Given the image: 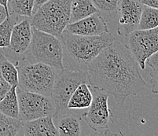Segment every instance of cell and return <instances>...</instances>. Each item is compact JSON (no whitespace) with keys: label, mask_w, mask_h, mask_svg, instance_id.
Listing matches in <instances>:
<instances>
[{"label":"cell","mask_w":158,"mask_h":136,"mask_svg":"<svg viewBox=\"0 0 158 136\" xmlns=\"http://www.w3.org/2000/svg\"><path fill=\"white\" fill-rule=\"evenodd\" d=\"M34 0H9L8 10L11 15L31 18L33 14Z\"/></svg>","instance_id":"cell-20"},{"label":"cell","mask_w":158,"mask_h":136,"mask_svg":"<svg viewBox=\"0 0 158 136\" xmlns=\"http://www.w3.org/2000/svg\"><path fill=\"white\" fill-rule=\"evenodd\" d=\"M23 121L0 112V136H21Z\"/></svg>","instance_id":"cell-18"},{"label":"cell","mask_w":158,"mask_h":136,"mask_svg":"<svg viewBox=\"0 0 158 136\" xmlns=\"http://www.w3.org/2000/svg\"><path fill=\"white\" fill-rule=\"evenodd\" d=\"M65 30L72 34L88 36L100 35L109 32L107 21L98 13L91 14L76 22L69 23Z\"/></svg>","instance_id":"cell-12"},{"label":"cell","mask_w":158,"mask_h":136,"mask_svg":"<svg viewBox=\"0 0 158 136\" xmlns=\"http://www.w3.org/2000/svg\"><path fill=\"white\" fill-rule=\"evenodd\" d=\"M87 77L89 85L113 96L119 106H123L128 97L136 95L146 86L130 50L116 40L89 64Z\"/></svg>","instance_id":"cell-1"},{"label":"cell","mask_w":158,"mask_h":136,"mask_svg":"<svg viewBox=\"0 0 158 136\" xmlns=\"http://www.w3.org/2000/svg\"><path fill=\"white\" fill-rule=\"evenodd\" d=\"M8 16L10 15L6 13L5 8H4L2 5H0V24H1Z\"/></svg>","instance_id":"cell-29"},{"label":"cell","mask_w":158,"mask_h":136,"mask_svg":"<svg viewBox=\"0 0 158 136\" xmlns=\"http://www.w3.org/2000/svg\"><path fill=\"white\" fill-rule=\"evenodd\" d=\"M93 94L90 85L87 83L80 84L75 90L68 102V109H84L91 104Z\"/></svg>","instance_id":"cell-15"},{"label":"cell","mask_w":158,"mask_h":136,"mask_svg":"<svg viewBox=\"0 0 158 136\" xmlns=\"http://www.w3.org/2000/svg\"><path fill=\"white\" fill-rule=\"evenodd\" d=\"M158 27V9L143 5L137 29H152Z\"/></svg>","instance_id":"cell-22"},{"label":"cell","mask_w":158,"mask_h":136,"mask_svg":"<svg viewBox=\"0 0 158 136\" xmlns=\"http://www.w3.org/2000/svg\"><path fill=\"white\" fill-rule=\"evenodd\" d=\"M150 76H151L152 92L158 94V68L152 70Z\"/></svg>","instance_id":"cell-25"},{"label":"cell","mask_w":158,"mask_h":136,"mask_svg":"<svg viewBox=\"0 0 158 136\" xmlns=\"http://www.w3.org/2000/svg\"><path fill=\"white\" fill-rule=\"evenodd\" d=\"M90 87L93 99L87 111L82 116V119L87 122L89 127L97 132L109 131L111 112L109 108V94L95 87Z\"/></svg>","instance_id":"cell-8"},{"label":"cell","mask_w":158,"mask_h":136,"mask_svg":"<svg viewBox=\"0 0 158 136\" xmlns=\"http://www.w3.org/2000/svg\"><path fill=\"white\" fill-rule=\"evenodd\" d=\"M127 38V47L142 69L146 68V61L158 51V27L152 29L133 31Z\"/></svg>","instance_id":"cell-9"},{"label":"cell","mask_w":158,"mask_h":136,"mask_svg":"<svg viewBox=\"0 0 158 136\" xmlns=\"http://www.w3.org/2000/svg\"><path fill=\"white\" fill-rule=\"evenodd\" d=\"M59 136L54 119L51 116L23 121L21 136Z\"/></svg>","instance_id":"cell-13"},{"label":"cell","mask_w":158,"mask_h":136,"mask_svg":"<svg viewBox=\"0 0 158 136\" xmlns=\"http://www.w3.org/2000/svg\"><path fill=\"white\" fill-rule=\"evenodd\" d=\"M32 38V26L30 18H25L14 25L10 37V42L7 49L13 54L10 58L15 60L18 66L19 61H23Z\"/></svg>","instance_id":"cell-10"},{"label":"cell","mask_w":158,"mask_h":136,"mask_svg":"<svg viewBox=\"0 0 158 136\" xmlns=\"http://www.w3.org/2000/svg\"><path fill=\"white\" fill-rule=\"evenodd\" d=\"M95 13H98V10L91 0H72L69 23L84 19Z\"/></svg>","instance_id":"cell-16"},{"label":"cell","mask_w":158,"mask_h":136,"mask_svg":"<svg viewBox=\"0 0 158 136\" xmlns=\"http://www.w3.org/2000/svg\"><path fill=\"white\" fill-rule=\"evenodd\" d=\"M87 83V73L84 72L64 68L56 75L51 98L55 107L53 119L68 113V102L72 94L80 84Z\"/></svg>","instance_id":"cell-6"},{"label":"cell","mask_w":158,"mask_h":136,"mask_svg":"<svg viewBox=\"0 0 158 136\" xmlns=\"http://www.w3.org/2000/svg\"><path fill=\"white\" fill-rule=\"evenodd\" d=\"M18 87L51 97L53 85L59 70L40 62H29L18 65Z\"/></svg>","instance_id":"cell-5"},{"label":"cell","mask_w":158,"mask_h":136,"mask_svg":"<svg viewBox=\"0 0 158 136\" xmlns=\"http://www.w3.org/2000/svg\"><path fill=\"white\" fill-rule=\"evenodd\" d=\"M0 112L12 118L20 119L17 87H11L10 91L0 101Z\"/></svg>","instance_id":"cell-17"},{"label":"cell","mask_w":158,"mask_h":136,"mask_svg":"<svg viewBox=\"0 0 158 136\" xmlns=\"http://www.w3.org/2000/svg\"><path fill=\"white\" fill-rule=\"evenodd\" d=\"M12 86L6 80L0 72V101L4 98V96L10 91Z\"/></svg>","instance_id":"cell-24"},{"label":"cell","mask_w":158,"mask_h":136,"mask_svg":"<svg viewBox=\"0 0 158 136\" xmlns=\"http://www.w3.org/2000/svg\"><path fill=\"white\" fill-rule=\"evenodd\" d=\"M8 1L9 0H0V5H2L5 8L6 13L10 15L9 10H8Z\"/></svg>","instance_id":"cell-30"},{"label":"cell","mask_w":158,"mask_h":136,"mask_svg":"<svg viewBox=\"0 0 158 136\" xmlns=\"http://www.w3.org/2000/svg\"><path fill=\"white\" fill-rule=\"evenodd\" d=\"M63 49L64 68L84 72L104 48L115 40L110 32L100 35H80L65 29L60 36Z\"/></svg>","instance_id":"cell-2"},{"label":"cell","mask_w":158,"mask_h":136,"mask_svg":"<svg viewBox=\"0 0 158 136\" xmlns=\"http://www.w3.org/2000/svg\"><path fill=\"white\" fill-rule=\"evenodd\" d=\"M57 120V131L60 136H79L81 134L82 117L65 113Z\"/></svg>","instance_id":"cell-14"},{"label":"cell","mask_w":158,"mask_h":136,"mask_svg":"<svg viewBox=\"0 0 158 136\" xmlns=\"http://www.w3.org/2000/svg\"><path fill=\"white\" fill-rule=\"evenodd\" d=\"M140 2L143 5L149 6L150 7L158 9V0H140Z\"/></svg>","instance_id":"cell-27"},{"label":"cell","mask_w":158,"mask_h":136,"mask_svg":"<svg viewBox=\"0 0 158 136\" xmlns=\"http://www.w3.org/2000/svg\"><path fill=\"white\" fill-rule=\"evenodd\" d=\"M146 65H149L150 68H152V69L158 68V51L146 59Z\"/></svg>","instance_id":"cell-26"},{"label":"cell","mask_w":158,"mask_h":136,"mask_svg":"<svg viewBox=\"0 0 158 136\" xmlns=\"http://www.w3.org/2000/svg\"><path fill=\"white\" fill-rule=\"evenodd\" d=\"M72 0H50L32 14L31 26L60 38L69 23Z\"/></svg>","instance_id":"cell-3"},{"label":"cell","mask_w":158,"mask_h":136,"mask_svg":"<svg viewBox=\"0 0 158 136\" xmlns=\"http://www.w3.org/2000/svg\"><path fill=\"white\" fill-rule=\"evenodd\" d=\"M20 119L28 121L43 117H54L55 107L51 97L31 91H24L17 87Z\"/></svg>","instance_id":"cell-7"},{"label":"cell","mask_w":158,"mask_h":136,"mask_svg":"<svg viewBox=\"0 0 158 136\" xmlns=\"http://www.w3.org/2000/svg\"><path fill=\"white\" fill-rule=\"evenodd\" d=\"M50 0H34V8H33V14L42 5L47 2Z\"/></svg>","instance_id":"cell-28"},{"label":"cell","mask_w":158,"mask_h":136,"mask_svg":"<svg viewBox=\"0 0 158 136\" xmlns=\"http://www.w3.org/2000/svg\"><path fill=\"white\" fill-rule=\"evenodd\" d=\"M143 4L140 0H119L118 13L120 14L117 33L127 38L138 28Z\"/></svg>","instance_id":"cell-11"},{"label":"cell","mask_w":158,"mask_h":136,"mask_svg":"<svg viewBox=\"0 0 158 136\" xmlns=\"http://www.w3.org/2000/svg\"><path fill=\"white\" fill-rule=\"evenodd\" d=\"M98 10V13L106 20L110 21L118 13L119 0H91Z\"/></svg>","instance_id":"cell-21"},{"label":"cell","mask_w":158,"mask_h":136,"mask_svg":"<svg viewBox=\"0 0 158 136\" xmlns=\"http://www.w3.org/2000/svg\"><path fill=\"white\" fill-rule=\"evenodd\" d=\"M24 60L64 69L63 49L59 38L32 27V38Z\"/></svg>","instance_id":"cell-4"},{"label":"cell","mask_w":158,"mask_h":136,"mask_svg":"<svg viewBox=\"0 0 158 136\" xmlns=\"http://www.w3.org/2000/svg\"><path fill=\"white\" fill-rule=\"evenodd\" d=\"M0 72L2 76L12 87H18V66L0 52Z\"/></svg>","instance_id":"cell-19"},{"label":"cell","mask_w":158,"mask_h":136,"mask_svg":"<svg viewBox=\"0 0 158 136\" xmlns=\"http://www.w3.org/2000/svg\"><path fill=\"white\" fill-rule=\"evenodd\" d=\"M17 22L18 16L10 14L0 24V49H5L9 47L13 28Z\"/></svg>","instance_id":"cell-23"}]
</instances>
